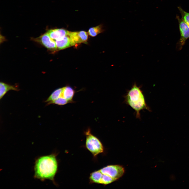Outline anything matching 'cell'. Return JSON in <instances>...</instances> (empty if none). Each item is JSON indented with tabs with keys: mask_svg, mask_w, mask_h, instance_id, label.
I'll list each match as a JSON object with an SVG mask.
<instances>
[{
	"mask_svg": "<svg viewBox=\"0 0 189 189\" xmlns=\"http://www.w3.org/2000/svg\"><path fill=\"white\" fill-rule=\"evenodd\" d=\"M57 169L58 162L55 154L40 157L35 161L34 177L42 181L48 179L54 183V177Z\"/></svg>",
	"mask_w": 189,
	"mask_h": 189,
	"instance_id": "6da1fadb",
	"label": "cell"
},
{
	"mask_svg": "<svg viewBox=\"0 0 189 189\" xmlns=\"http://www.w3.org/2000/svg\"><path fill=\"white\" fill-rule=\"evenodd\" d=\"M125 101L135 112L136 117L140 118V112L146 109L150 111L146 104L144 96L140 87L135 83L129 90L125 97Z\"/></svg>",
	"mask_w": 189,
	"mask_h": 189,
	"instance_id": "7a4b0ae2",
	"label": "cell"
},
{
	"mask_svg": "<svg viewBox=\"0 0 189 189\" xmlns=\"http://www.w3.org/2000/svg\"><path fill=\"white\" fill-rule=\"evenodd\" d=\"M84 133L86 136V148L93 156L96 157L103 153L104 148L102 143L96 136L92 133L90 129H88Z\"/></svg>",
	"mask_w": 189,
	"mask_h": 189,
	"instance_id": "3957f363",
	"label": "cell"
},
{
	"mask_svg": "<svg viewBox=\"0 0 189 189\" xmlns=\"http://www.w3.org/2000/svg\"><path fill=\"white\" fill-rule=\"evenodd\" d=\"M180 34V39L176 44V49L181 50L185 44L186 40L189 38V25L180 17L177 15Z\"/></svg>",
	"mask_w": 189,
	"mask_h": 189,
	"instance_id": "277c9868",
	"label": "cell"
},
{
	"mask_svg": "<svg viewBox=\"0 0 189 189\" xmlns=\"http://www.w3.org/2000/svg\"><path fill=\"white\" fill-rule=\"evenodd\" d=\"M98 170L101 174L110 177L116 181L122 177L125 172L124 168L119 165H107Z\"/></svg>",
	"mask_w": 189,
	"mask_h": 189,
	"instance_id": "5b68a950",
	"label": "cell"
},
{
	"mask_svg": "<svg viewBox=\"0 0 189 189\" xmlns=\"http://www.w3.org/2000/svg\"><path fill=\"white\" fill-rule=\"evenodd\" d=\"M31 39L42 45L51 52H54L57 50L55 41L46 32L38 38H32Z\"/></svg>",
	"mask_w": 189,
	"mask_h": 189,
	"instance_id": "8992f818",
	"label": "cell"
},
{
	"mask_svg": "<svg viewBox=\"0 0 189 189\" xmlns=\"http://www.w3.org/2000/svg\"><path fill=\"white\" fill-rule=\"evenodd\" d=\"M73 46L76 44L86 42L88 38V34L84 31L79 32H69L68 34Z\"/></svg>",
	"mask_w": 189,
	"mask_h": 189,
	"instance_id": "52a82bcc",
	"label": "cell"
},
{
	"mask_svg": "<svg viewBox=\"0 0 189 189\" xmlns=\"http://www.w3.org/2000/svg\"><path fill=\"white\" fill-rule=\"evenodd\" d=\"M69 31L63 29H56L48 30L46 33L54 40H57L63 39L68 34Z\"/></svg>",
	"mask_w": 189,
	"mask_h": 189,
	"instance_id": "ba28073f",
	"label": "cell"
},
{
	"mask_svg": "<svg viewBox=\"0 0 189 189\" xmlns=\"http://www.w3.org/2000/svg\"><path fill=\"white\" fill-rule=\"evenodd\" d=\"M55 41L57 50L63 49L73 46L68 34L62 39Z\"/></svg>",
	"mask_w": 189,
	"mask_h": 189,
	"instance_id": "9c48e42d",
	"label": "cell"
},
{
	"mask_svg": "<svg viewBox=\"0 0 189 189\" xmlns=\"http://www.w3.org/2000/svg\"><path fill=\"white\" fill-rule=\"evenodd\" d=\"M75 92V90L70 86H67L63 87L64 97L70 103L74 102L73 99Z\"/></svg>",
	"mask_w": 189,
	"mask_h": 189,
	"instance_id": "30bf717a",
	"label": "cell"
},
{
	"mask_svg": "<svg viewBox=\"0 0 189 189\" xmlns=\"http://www.w3.org/2000/svg\"><path fill=\"white\" fill-rule=\"evenodd\" d=\"M11 90L18 91L19 90L14 86L1 82L0 83V99H1L8 91Z\"/></svg>",
	"mask_w": 189,
	"mask_h": 189,
	"instance_id": "8fae6325",
	"label": "cell"
},
{
	"mask_svg": "<svg viewBox=\"0 0 189 189\" xmlns=\"http://www.w3.org/2000/svg\"><path fill=\"white\" fill-rule=\"evenodd\" d=\"M63 87L59 88L54 90L45 101L46 102H49L56 100L61 96Z\"/></svg>",
	"mask_w": 189,
	"mask_h": 189,
	"instance_id": "7c38bea8",
	"label": "cell"
},
{
	"mask_svg": "<svg viewBox=\"0 0 189 189\" xmlns=\"http://www.w3.org/2000/svg\"><path fill=\"white\" fill-rule=\"evenodd\" d=\"M103 26L100 25L90 28L88 31L89 35L92 36H95L103 31Z\"/></svg>",
	"mask_w": 189,
	"mask_h": 189,
	"instance_id": "4fadbf2b",
	"label": "cell"
},
{
	"mask_svg": "<svg viewBox=\"0 0 189 189\" xmlns=\"http://www.w3.org/2000/svg\"><path fill=\"white\" fill-rule=\"evenodd\" d=\"M70 103V102L64 98L62 94L61 97L54 101L48 102L47 104H55L59 106H63Z\"/></svg>",
	"mask_w": 189,
	"mask_h": 189,
	"instance_id": "5bb4252c",
	"label": "cell"
},
{
	"mask_svg": "<svg viewBox=\"0 0 189 189\" xmlns=\"http://www.w3.org/2000/svg\"><path fill=\"white\" fill-rule=\"evenodd\" d=\"M178 8L181 14V18L189 25V13L184 10L180 7Z\"/></svg>",
	"mask_w": 189,
	"mask_h": 189,
	"instance_id": "9a60e30c",
	"label": "cell"
}]
</instances>
